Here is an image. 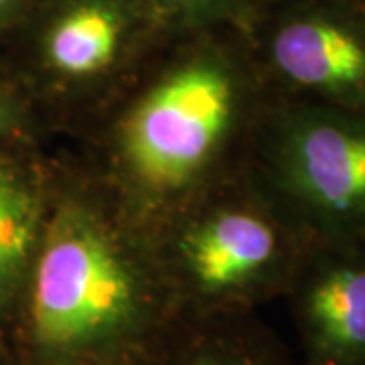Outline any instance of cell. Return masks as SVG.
<instances>
[{
    "label": "cell",
    "mask_w": 365,
    "mask_h": 365,
    "mask_svg": "<svg viewBox=\"0 0 365 365\" xmlns=\"http://www.w3.org/2000/svg\"><path fill=\"white\" fill-rule=\"evenodd\" d=\"M284 300L300 365H365V240H313Z\"/></svg>",
    "instance_id": "obj_7"
},
{
    "label": "cell",
    "mask_w": 365,
    "mask_h": 365,
    "mask_svg": "<svg viewBox=\"0 0 365 365\" xmlns=\"http://www.w3.org/2000/svg\"><path fill=\"white\" fill-rule=\"evenodd\" d=\"M270 100L242 29L173 35L67 153L153 235L248 169Z\"/></svg>",
    "instance_id": "obj_1"
},
{
    "label": "cell",
    "mask_w": 365,
    "mask_h": 365,
    "mask_svg": "<svg viewBox=\"0 0 365 365\" xmlns=\"http://www.w3.org/2000/svg\"><path fill=\"white\" fill-rule=\"evenodd\" d=\"M165 33L187 35L213 29H246L256 0H146Z\"/></svg>",
    "instance_id": "obj_10"
},
{
    "label": "cell",
    "mask_w": 365,
    "mask_h": 365,
    "mask_svg": "<svg viewBox=\"0 0 365 365\" xmlns=\"http://www.w3.org/2000/svg\"><path fill=\"white\" fill-rule=\"evenodd\" d=\"M359 2H361V6H364V9H365V0H359Z\"/></svg>",
    "instance_id": "obj_14"
},
{
    "label": "cell",
    "mask_w": 365,
    "mask_h": 365,
    "mask_svg": "<svg viewBox=\"0 0 365 365\" xmlns=\"http://www.w3.org/2000/svg\"><path fill=\"white\" fill-rule=\"evenodd\" d=\"M181 317L256 313L284 299L313 237L250 170L150 235Z\"/></svg>",
    "instance_id": "obj_3"
},
{
    "label": "cell",
    "mask_w": 365,
    "mask_h": 365,
    "mask_svg": "<svg viewBox=\"0 0 365 365\" xmlns=\"http://www.w3.org/2000/svg\"><path fill=\"white\" fill-rule=\"evenodd\" d=\"M55 155L0 140V331L13 317L51 211Z\"/></svg>",
    "instance_id": "obj_8"
},
{
    "label": "cell",
    "mask_w": 365,
    "mask_h": 365,
    "mask_svg": "<svg viewBox=\"0 0 365 365\" xmlns=\"http://www.w3.org/2000/svg\"><path fill=\"white\" fill-rule=\"evenodd\" d=\"M248 167L313 240H365V114L272 98Z\"/></svg>",
    "instance_id": "obj_5"
},
{
    "label": "cell",
    "mask_w": 365,
    "mask_h": 365,
    "mask_svg": "<svg viewBox=\"0 0 365 365\" xmlns=\"http://www.w3.org/2000/svg\"><path fill=\"white\" fill-rule=\"evenodd\" d=\"M169 35L146 0H39L0 47L49 138L73 140Z\"/></svg>",
    "instance_id": "obj_4"
},
{
    "label": "cell",
    "mask_w": 365,
    "mask_h": 365,
    "mask_svg": "<svg viewBox=\"0 0 365 365\" xmlns=\"http://www.w3.org/2000/svg\"><path fill=\"white\" fill-rule=\"evenodd\" d=\"M45 234L4 329L16 365H146L181 319L150 235L67 150Z\"/></svg>",
    "instance_id": "obj_2"
},
{
    "label": "cell",
    "mask_w": 365,
    "mask_h": 365,
    "mask_svg": "<svg viewBox=\"0 0 365 365\" xmlns=\"http://www.w3.org/2000/svg\"><path fill=\"white\" fill-rule=\"evenodd\" d=\"M0 365H16V359H14L13 349L6 341L4 331H0Z\"/></svg>",
    "instance_id": "obj_13"
},
{
    "label": "cell",
    "mask_w": 365,
    "mask_h": 365,
    "mask_svg": "<svg viewBox=\"0 0 365 365\" xmlns=\"http://www.w3.org/2000/svg\"><path fill=\"white\" fill-rule=\"evenodd\" d=\"M39 0H0V47L13 37Z\"/></svg>",
    "instance_id": "obj_12"
},
{
    "label": "cell",
    "mask_w": 365,
    "mask_h": 365,
    "mask_svg": "<svg viewBox=\"0 0 365 365\" xmlns=\"http://www.w3.org/2000/svg\"><path fill=\"white\" fill-rule=\"evenodd\" d=\"M0 140L47 146L51 143L25 91L0 63Z\"/></svg>",
    "instance_id": "obj_11"
},
{
    "label": "cell",
    "mask_w": 365,
    "mask_h": 365,
    "mask_svg": "<svg viewBox=\"0 0 365 365\" xmlns=\"http://www.w3.org/2000/svg\"><path fill=\"white\" fill-rule=\"evenodd\" d=\"M244 33L270 98L365 114L359 0H256Z\"/></svg>",
    "instance_id": "obj_6"
},
{
    "label": "cell",
    "mask_w": 365,
    "mask_h": 365,
    "mask_svg": "<svg viewBox=\"0 0 365 365\" xmlns=\"http://www.w3.org/2000/svg\"><path fill=\"white\" fill-rule=\"evenodd\" d=\"M146 365H294L256 313L181 317Z\"/></svg>",
    "instance_id": "obj_9"
}]
</instances>
